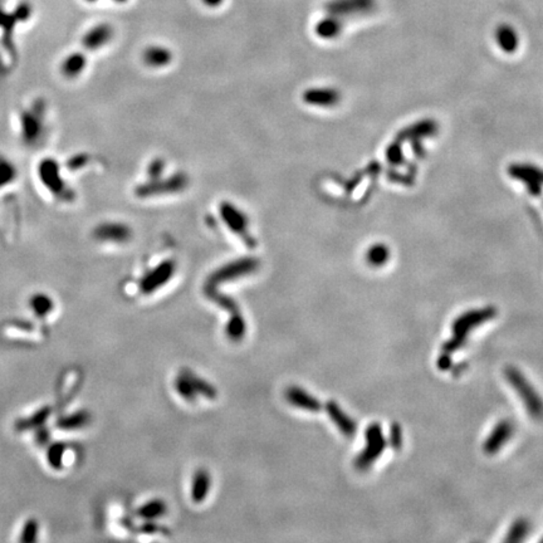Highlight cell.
<instances>
[{
    "instance_id": "cell-1",
    "label": "cell",
    "mask_w": 543,
    "mask_h": 543,
    "mask_svg": "<svg viewBox=\"0 0 543 543\" xmlns=\"http://www.w3.org/2000/svg\"><path fill=\"white\" fill-rule=\"evenodd\" d=\"M496 316H497V309L494 307L474 309V311H468L466 313H463L461 316L458 317L454 321V324H452L454 333H452V339H448L443 345V351L446 354L455 352L457 350H459L466 345L469 332Z\"/></svg>"
},
{
    "instance_id": "cell-2",
    "label": "cell",
    "mask_w": 543,
    "mask_h": 543,
    "mask_svg": "<svg viewBox=\"0 0 543 543\" xmlns=\"http://www.w3.org/2000/svg\"><path fill=\"white\" fill-rule=\"evenodd\" d=\"M505 377L520 395L524 407L527 409L528 414L537 420L543 419V400L537 394L535 387L529 384L527 378L520 374V370L516 367H507Z\"/></svg>"
},
{
    "instance_id": "cell-3",
    "label": "cell",
    "mask_w": 543,
    "mask_h": 543,
    "mask_svg": "<svg viewBox=\"0 0 543 543\" xmlns=\"http://www.w3.org/2000/svg\"><path fill=\"white\" fill-rule=\"evenodd\" d=\"M366 446L354 460V466L360 470L369 469L375 460L383 454L387 445V440L385 439L383 429L378 424H371L366 429Z\"/></svg>"
},
{
    "instance_id": "cell-4",
    "label": "cell",
    "mask_w": 543,
    "mask_h": 543,
    "mask_svg": "<svg viewBox=\"0 0 543 543\" xmlns=\"http://www.w3.org/2000/svg\"><path fill=\"white\" fill-rule=\"evenodd\" d=\"M259 268V261L256 258H243L232 263H228L219 268L218 271L211 274L206 285L217 287L220 283H226L229 280L245 277L254 273Z\"/></svg>"
},
{
    "instance_id": "cell-5",
    "label": "cell",
    "mask_w": 543,
    "mask_h": 543,
    "mask_svg": "<svg viewBox=\"0 0 543 543\" xmlns=\"http://www.w3.org/2000/svg\"><path fill=\"white\" fill-rule=\"evenodd\" d=\"M220 217L224 220L226 226L233 232L243 238L249 247H254V239L249 237V219L244 211L241 210L233 203L223 202L219 206Z\"/></svg>"
},
{
    "instance_id": "cell-6",
    "label": "cell",
    "mask_w": 543,
    "mask_h": 543,
    "mask_svg": "<svg viewBox=\"0 0 543 543\" xmlns=\"http://www.w3.org/2000/svg\"><path fill=\"white\" fill-rule=\"evenodd\" d=\"M38 176L45 188L48 189L54 195L63 197L67 194L66 184L63 182L62 175H60V165L54 158H43L39 162Z\"/></svg>"
},
{
    "instance_id": "cell-7",
    "label": "cell",
    "mask_w": 543,
    "mask_h": 543,
    "mask_svg": "<svg viewBox=\"0 0 543 543\" xmlns=\"http://www.w3.org/2000/svg\"><path fill=\"white\" fill-rule=\"evenodd\" d=\"M188 186V178L184 173H176L171 178L166 179V180H155L151 181L146 185H143L136 190V194L138 196H155V195H165V194H173V193H179L181 190Z\"/></svg>"
},
{
    "instance_id": "cell-8",
    "label": "cell",
    "mask_w": 543,
    "mask_h": 543,
    "mask_svg": "<svg viewBox=\"0 0 543 543\" xmlns=\"http://www.w3.org/2000/svg\"><path fill=\"white\" fill-rule=\"evenodd\" d=\"M175 271H176V263L173 261H164L141 279L140 291L143 294L154 293L158 288L165 286L166 283L173 278Z\"/></svg>"
},
{
    "instance_id": "cell-9",
    "label": "cell",
    "mask_w": 543,
    "mask_h": 543,
    "mask_svg": "<svg viewBox=\"0 0 543 543\" xmlns=\"http://www.w3.org/2000/svg\"><path fill=\"white\" fill-rule=\"evenodd\" d=\"M131 228L120 221H105L93 229V238L102 243L125 244L131 239Z\"/></svg>"
},
{
    "instance_id": "cell-10",
    "label": "cell",
    "mask_w": 543,
    "mask_h": 543,
    "mask_svg": "<svg viewBox=\"0 0 543 543\" xmlns=\"http://www.w3.org/2000/svg\"><path fill=\"white\" fill-rule=\"evenodd\" d=\"M43 324H24V321H10L3 326V335L8 339L40 341L45 335Z\"/></svg>"
},
{
    "instance_id": "cell-11",
    "label": "cell",
    "mask_w": 543,
    "mask_h": 543,
    "mask_svg": "<svg viewBox=\"0 0 543 543\" xmlns=\"http://www.w3.org/2000/svg\"><path fill=\"white\" fill-rule=\"evenodd\" d=\"M514 434V425H513L511 420H500L496 425V428L492 430L490 437H487L485 443H484V452L487 454H497L503 446H505L508 440L513 437Z\"/></svg>"
},
{
    "instance_id": "cell-12",
    "label": "cell",
    "mask_w": 543,
    "mask_h": 543,
    "mask_svg": "<svg viewBox=\"0 0 543 543\" xmlns=\"http://www.w3.org/2000/svg\"><path fill=\"white\" fill-rule=\"evenodd\" d=\"M54 307L52 297L45 292L32 294L28 300V309L39 324H45L51 318Z\"/></svg>"
},
{
    "instance_id": "cell-13",
    "label": "cell",
    "mask_w": 543,
    "mask_h": 543,
    "mask_svg": "<svg viewBox=\"0 0 543 543\" xmlns=\"http://www.w3.org/2000/svg\"><path fill=\"white\" fill-rule=\"evenodd\" d=\"M113 29L111 25L102 23L90 28L82 38V45L88 51H97L111 42Z\"/></svg>"
},
{
    "instance_id": "cell-14",
    "label": "cell",
    "mask_w": 543,
    "mask_h": 543,
    "mask_svg": "<svg viewBox=\"0 0 543 543\" xmlns=\"http://www.w3.org/2000/svg\"><path fill=\"white\" fill-rule=\"evenodd\" d=\"M286 399L291 405L311 413H317L322 407L319 400L298 386H291L287 389Z\"/></svg>"
},
{
    "instance_id": "cell-15",
    "label": "cell",
    "mask_w": 543,
    "mask_h": 543,
    "mask_svg": "<svg viewBox=\"0 0 543 543\" xmlns=\"http://www.w3.org/2000/svg\"><path fill=\"white\" fill-rule=\"evenodd\" d=\"M326 411L328 416L331 418L333 424L337 426V429L345 435L346 437H354L356 430H357V425L354 422V419H351L348 415L339 407V404L336 401H328L326 405Z\"/></svg>"
},
{
    "instance_id": "cell-16",
    "label": "cell",
    "mask_w": 543,
    "mask_h": 543,
    "mask_svg": "<svg viewBox=\"0 0 543 543\" xmlns=\"http://www.w3.org/2000/svg\"><path fill=\"white\" fill-rule=\"evenodd\" d=\"M143 63L151 68H164L173 62V53L162 45H150L143 54Z\"/></svg>"
},
{
    "instance_id": "cell-17",
    "label": "cell",
    "mask_w": 543,
    "mask_h": 543,
    "mask_svg": "<svg viewBox=\"0 0 543 543\" xmlns=\"http://www.w3.org/2000/svg\"><path fill=\"white\" fill-rule=\"evenodd\" d=\"M86 66H87V58L83 53H71L62 62L60 72L67 78H75L82 75Z\"/></svg>"
},
{
    "instance_id": "cell-18",
    "label": "cell",
    "mask_w": 543,
    "mask_h": 543,
    "mask_svg": "<svg viewBox=\"0 0 543 543\" xmlns=\"http://www.w3.org/2000/svg\"><path fill=\"white\" fill-rule=\"evenodd\" d=\"M303 101L307 105L332 106L337 102V93L328 88H309L303 93Z\"/></svg>"
},
{
    "instance_id": "cell-19",
    "label": "cell",
    "mask_w": 543,
    "mask_h": 543,
    "mask_svg": "<svg viewBox=\"0 0 543 543\" xmlns=\"http://www.w3.org/2000/svg\"><path fill=\"white\" fill-rule=\"evenodd\" d=\"M210 474L205 469H199L194 475L191 487V499L195 503H202L208 497L210 490Z\"/></svg>"
},
{
    "instance_id": "cell-20",
    "label": "cell",
    "mask_w": 543,
    "mask_h": 543,
    "mask_svg": "<svg viewBox=\"0 0 543 543\" xmlns=\"http://www.w3.org/2000/svg\"><path fill=\"white\" fill-rule=\"evenodd\" d=\"M22 132L25 143H37L42 134V120L36 113L25 112L22 116Z\"/></svg>"
},
{
    "instance_id": "cell-21",
    "label": "cell",
    "mask_w": 543,
    "mask_h": 543,
    "mask_svg": "<svg viewBox=\"0 0 543 543\" xmlns=\"http://www.w3.org/2000/svg\"><path fill=\"white\" fill-rule=\"evenodd\" d=\"M68 446L64 443H51L47 445V452H45V459L48 467L52 468L53 470H62L64 469L66 457H67Z\"/></svg>"
},
{
    "instance_id": "cell-22",
    "label": "cell",
    "mask_w": 543,
    "mask_h": 543,
    "mask_svg": "<svg viewBox=\"0 0 543 543\" xmlns=\"http://www.w3.org/2000/svg\"><path fill=\"white\" fill-rule=\"evenodd\" d=\"M90 422V415L88 411H77L73 414L64 415L58 419L57 428L60 430L82 429L87 426Z\"/></svg>"
},
{
    "instance_id": "cell-23",
    "label": "cell",
    "mask_w": 543,
    "mask_h": 543,
    "mask_svg": "<svg viewBox=\"0 0 543 543\" xmlns=\"http://www.w3.org/2000/svg\"><path fill=\"white\" fill-rule=\"evenodd\" d=\"M204 293L206 294V297H208L209 300L215 302L221 309L228 311L230 315L241 312V311H239V306L237 304V302L232 300L230 297H228V295L219 293L215 287L205 285V287H204Z\"/></svg>"
},
{
    "instance_id": "cell-24",
    "label": "cell",
    "mask_w": 543,
    "mask_h": 543,
    "mask_svg": "<svg viewBox=\"0 0 543 543\" xmlns=\"http://www.w3.org/2000/svg\"><path fill=\"white\" fill-rule=\"evenodd\" d=\"M166 512H167V507L165 502L160 499H154L141 505L137 509V516L145 520H154L162 517Z\"/></svg>"
},
{
    "instance_id": "cell-25",
    "label": "cell",
    "mask_w": 543,
    "mask_h": 543,
    "mask_svg": "<svg viewBox=\"0 0 543 543\" xmlns=\"http://www.w3.org/2000/svg\"><path fill=\"white\" fill-rule=\"evenodd\" d=\"M182 374L188 377L190 384L193 385V387H194V390H195L197 395H203L204 398H206V399H215L218 396L217 389L213 385L209 384L208 381H205L202 377L196 376L194 372L184 371Z\"/></svg>"
},
{
    "instance_id": "cell-26",
    "label": "cell",
    "mask_w": 543,
    "mask_h": 543,
    "mask_svg": "<svg viewBox=\"0 0 543 543\" xmlns=\"http://www.w3.org/2000/svg\"><path fill=\"white\" fill-rule=\"evenodd\" d=\"M226 336L234 342H238V341L244 339L245 332H247V324H245V319H244V317L241 316V312L230 315V319L226 324Z\"/></svg>"
},
{
    "instance_id": "cell-27",
    "label": "cell",
    "mask_w": 543,
    "mask_h": 543,
    "mask_svg": "<svg viewBox=\"0 0 543 543\" xmlns=\"http://www.w3.org/2000/svg\"><path fill=\"white\" fill-rule=\"evenodd\" d=\"M529 529H531V524L527 520L520 518V520H516L511 529L508 531V535L505 540V542L516 543L523 541L529 533Z\"/></svg>"
},
{
    "instance_id": "cell-28",
    "label": "cell",
    "mask_w": 543,
    "mask_h": 543,
    "mask_svg": "<svg viewBox=\"0 0 543 543\" xmlns=\"http://www.w3.org/2000/svg\"><path fill=\"white\" fill-rule=\"evenodd\" d=\"M339 29H341V23L339 19L332 18V16L322 19L316 25L317 34L321 38H326V39L336 37L339 33Z\"/></svg>"
},
{
    "instance_id": "cell-29",
    "label": "cell",
    "mask_w": 543,
    "mask_h": 543,
    "mask_svg": "<svg viewBox=\"0 0 543 543\" xmlns=\"http://www.w3.org/2000/svg\"><path fill=\"white\" fill-rule=\"evenodd\" d=\"M16 167L8 158L0 156V188L13 182L16 178Z\"/></svg>"
},
{
    "instance_id": "cell-30",
    "label": "cell",
    "mask_w": 543,
    "mask_h": 543,
    "mask_svg": "<svg viewBox=\"0 0 543 543\" xmlns=\"http://www.w3.org/2000/svg\"><path fill=\"white\" fill-rule=\"evenodd\" d=\"M175 387H176V391L179 392L181 398H184V399L186 400V401H190V402L195 401L197 394L194 390L193 385L190 384L188 377L185 376L184 374H180L176 378Z\"/></svg>"
},
{
    "instance_id": "cell-31",
    "label": "cell",
    "mask_w": 543,
    "mask_h": 543,
    "mask_svg": "<svg viewBox=\"0 0 543 543\" xmlns=\"http://www.w3.org/2000/svg\"><path fill=\"white\" fill-rule=\"evenodd\" d=\"M38 532H39V523L37 520L30 518L27 522H24V524H23L19 541H22V542L37 541Z\"/></svg>"
},
{
    "instance_id": "cell-32",
    "label": "cell",
    "mask_w": 543,
    "mask_h": 543,
    "mask_svg": "<svg viewBox=\"0 0 543 543\" xmlns=\"http://www.w3.org/2000/svg\"><path fill=\"white\" fill-rule=\"evenodd\" d=\"M402 442H404V435H402V430L399 424H392L390 426V437H389V443L391 445L394 449H400L402 446Z\"/></svg>"
},
{
    "instance_id": "cell-33",
    "label": "cell",
    "mask_w": 543,
    "mask_h": 543,
    "mask_svg": "<svg viewBox=\"0 0 543 543\" xmlns=\"http://www.w3.org/2000/svg\"><path fill=\"white\" fill-rule=\"evenodd\" d=\"M162 170H164V161L162 160L152 161L150 166H149V175L152 178V180L158 179L160 173H162Z\"/></svg>"
},
{
    "instance_id": "cell-34",
    "label": "cell",
    "mask_w": 543,
    "mask_h": 543,
    "mask_svg": "<svg viewBox=\"0 0 543 543\" xmlns=\"http://www.w3.org/2000/svg\"><path fill=\"white\" fill-rule=\"evenodd\" d=\"M386 252L384 250H374L369 253V262L374 265H381L386 261Z\"/></svg>"
},
{
    "instance_id": "cell-35",
    "label": "cell",
    "mask_w": 543,
    "mask_h": 543,
    "mask_svg": "<svg viewBox=\"0 0 543 543\" xmlns=\"http://www.w3.org/2000/svg\"><path fill=\"white\" fill-rule=\"evenodd\" d=\"M452 362L450 354L443 352L440 354V357L437 359V367L440 370H448L452 367Z\"/></svg>"
},
{
    "instance_id": "cell-36",
    "label": "cell",
    "mask_w": 543,
    "mask_h": 543,
    "mask_svg": "<svg viewBox=\"0 0 543 543\" xmlns=\"http://www.w3.org/2000/svg\"><path fill=\"white\" fill-rule=\"evenodd\" d=\"M16 14H18V19H27L29 15V8L27 7L25 4H23L21 7L16 9Z\"/></svg>"
},
{
    "instance_id": "cell-37",
    "label": "cell",
    "mask_w": 543,
    "mask_h": 543,
    "mask_svg": "<svg viewBox=\"0 0 543 543\" xmlns=\"http://www.w3.org/2000/svg\"><path fill=\"white\" fill-rule=\"evenodd\" d=\"M223 1H224V0H203L204 4L210 8L219 7Z\"/></svg>"
},
{
    "instance_id": "cell-38",
    "label": "cell",
    "mask_w": 543,
    "mask_h": 543,
    "mask_svg": "<svg viewBox=\"0 0 543 543\" xmlns=\"http://www.w3.org/2000/svg\"><path fill=\"white\" fill-rule=\"evenodd\" d=\"M466 367H467V363H459V365H457V366L452 369V372H454V375H457V374H460L461 371H464Z\"/></svg>"
},
{
    "instance_id": "cell-39",
    "label": "cell",
    "mask_w": 543,
    "mask_h": 543,
    "mask_svg": "<svg viewBox=\"0 0 543 543\" xmlns=\"http://www.w3.org/2000/svg\"><path fill=\"white\" fill-rule=\"evenodd\" d=\"M113 1H116V3H126L128 0H113Z\"/></svg>"
},
{
    "instance_id": "cell-40",
    "label": "cell",
    "mask_w": 543,
    "mask_h": 543,
    "mask_svg": "<svg viewBox=\"0 0 543 543\" xmlns=\"http://www.w3.org/2000/svg\"><path fill=\"white\" fill-rule=\"evenodd\" d=\"M87 1H90V3H95V1H97V0H87Z\"/></svg>"
},
{
    "instance_id": "cell-41",
    "label": "cell",
    "mask_w": 543,
    "mask_h": 543,
    "mask_svg": "<svg viewBox=\"0 0 543 543\" xmlns=\"http://www.w3.org/2000/svg\"><path fill=\"white\" fill-rule=\"evenodd\" d=\"M541 542H543V537L541 538Z\"/></svg>"
}]
</instances>
